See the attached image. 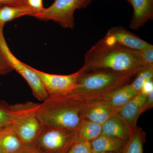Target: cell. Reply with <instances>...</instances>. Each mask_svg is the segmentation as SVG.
<instances>
[{"instance_id":"cell-14","label":"cell","mask_w":153,"mask_h":153,"mask_svg":"<svg viewBox=\"0 0 153 153\" xmlns=\"http://www.w3.org/2000/svg\"><path fill=\"white\" fill-rule=\"evenodd\" d=\"M25 145L11 125L0 130V153H18Z\"/></svg>"},{"instance_id":"cell-23","label":"cell","mask_w":153,"mask_h":153,"mask_svg":"<svg viewBox=\"0 0 153 153\" xmlns=\"http://www.w3.org/2000/svg\"><path fill=\"white\" fill-rule=\"evenodd\" d=\"M145 63L148 66H153V46L141 51Z\"/></svg>"},{"instance_id":"cell-1","label":"cell","mask_w":153,"mask_h":153,"mask_svg":"<svg viewBox=\"0 0 153 153\" xmlns=\"http://www.w3.org/2000/svg\"><path fill=\"white\" fill-rule=\"evenodd\" d=\"M147 67L141 52L109 44L103 38L86 52L81 68L84 71L128 72L139 71Z\"/></svg>"},{"instance_id":"cell-9","label":"cell","mask_w":153,"mask_h":153,"mask_svg":"<svg viewBox=\"0 0 153 153\" xmlns=\"http://www.w3.org/2000/svg\"><path fill=\"white\" fill-rule=\"evenodd\" d=\"M103 38L109 44H116L126 49L140 52L152 45L123 27L111 28Z\"/></svg>"},{"instance_id":"cell-16","label":"cell","mask_w":153,"mask_h":153,"mask_svg":"<svg viewBox=\"0 0 153 153\" xmlns=\"http://www.w3.org/2000/svg\"><path fill=\"white\" fill-rule=\"evenodd\" d=\"M137 94L129 83L115 89L101 99L111 106L119 109Z\"/></svg>"},{"instance_id":"cell-29","label":"cell","mask_w":153,"mask_h":153,"mask_svg":"<svg viewBox=\"0 0 153 153\" xmlns=\"http://www.w3.org/2000/svg\"><path fill=\"white\" fill-rule=\"evenodd\" d=\"M18 153H44L33 146L25 145Z\"/></svg>"},{"instance_id":"cell-24","label":"cell","mask_w":153,"mask_h":153,"mask_svg":"<svg viewBox=\"0 0 153 153\" xmlns=\"http://www.w3.org/2000/svg\"><path fill=\"white\" fill-rule=\"evenodd\" d=\"M13 70V68L0 51V75H5Z\"/></svg>"},{"instance_id":"cell-3","label":"cell","mask_w":153,"mask_h":153,"mask_svg":"<svg viewBox=\"0 0 153 153\" xmlns=\"http://www.w3.org/2000/svg\"><path fill=\"white\" fill-rule=\"evenodd\" d=\"M82 101L71 94L48 97L39 104L38 117L43 126L77 130Z\"/></svg>"},{"instance_id":"cell-31","label":"cell","mask_w":153,"mask_h":153,"mask_svg":"<svg viewBox=\"0 0 153 153\" xmlns=\"http://www.w3.org/2000/svg\"><path fill=\"white\" fill-rule=\"evenodd\" d=\"M1 6H0V8H1Z\"/></svg>"},{"instance_id":"cell-19","label":"cell","mask_w":153,"mask_h":153,"mask_svg":"<svg viewBox=\"0 0 153 153\" xmlns=\"http://www.w3.org/2000/svg\"><path fill=\"white\" fill-rule=\"evenodd\" d=\"M77 131L79 139L90 142L102 133V125L82 119Z\"/></svg>"},{"instance_id":"cell-7","label":"cell","mask_w":153,"mask_h":153,"mask_svg":"<svg viewBox=\"0 0 153 153\" xmlns=\"http://www.w3.org/2000/svg\"><path fill=\"white\" fill-rule=\"evenodd\" d=\"M4 27L0 26V51L13 70H16L27 82L34 96L40 101H44L49 96L41 79L30 66L20 61L11 52L4 36Z\"/></svg>"},{"instance_id":"cell-12","label":"cell","mask_w":153,"mask_h":153,"mask_svg":"<svg viewBox=\"0 0 153 153\" xmlns=\"http://www.w3.org/2000/svg\"><path fill=\"white\" fill-rule=\"evenodd\" d=\"M147 97L141 93L137 94L117 111V114L132 128L137 127V122L143 113Z\"/></svg>"},{"instance_id":"cell-26","label":"cell","mask_w":153,"mask_h":153,"mask_svg":"<svg viewBox=\"0 0 153 153\" xmlns=\"http://www.w3.org/2000/svg\"><path fill=\"white\" fill-rule=\"evenodd\" d=\"M27 4L25 0H0V6H21Z\"/></svg>"},{"instance_id":"cell-8","label":"cell","mask_w":153,"mask_h":153,"mask_svg":"<svg viewBox=\"0 0 153 153\" xmlns=\"http://www.w3.org/2000/svg\"><path fill=\"white\" fill-rule=\"evenodd\" d=\"M37 74L49 97H59L69 95L76 88L80 69L73 74L59 75L49 74L30 66Z\"/></svg>"},{"instance_id":"cell-22","label":"cell","mask_w":153,"mask_h":153,"mask_svg":"<svg viewBox=\"0 0 153 153\" xmlns=\"http://www.w3.org/2000/svg\"><path fill=\"white\" fill-rule=\"evenodd\" d=\"M67 153H92L90 142L78 139Z\"/></svg>"},{"instance_id":"cell-18","label":"cell","mask_w":153,"mask_h":153,"mask_svg":"<svg viewBox=\"0 0 153 153\" xmlns=\"http://www.w3.org/2000/svg\"><path fill=\"white\" fill-rule=\"evenodd\" d=\"M146 133L140 128L134 129L128 140L120 153H143Z\"/></svg>"},{"instance_id":"cell-11","label":"cell","mask_w":153,"mask_h":153,"mask_svg":"<svg viewBox=\"0 0 153 153\" xmlns=\"http://www.w3.org/2000/svg\"><path fill=\"white\" fill-rule=\"evenodd\" d=\"M133 8L130 27L138 30L153 19V0H126Z\"/></svg>"},{"instance_id":"cell-28","label":"cell","mask_w":153,"mask_h":153,"mask_svg":"<svg viewBox=\"0 0 153 153\" xmlns=\"http://www.w3.org/2000/svg\"><path fill=\"white\" fill-rule=\"evenodd\" d=\"M153 106V91L147 97L146 99L142 109V113L152 109Z\"/></svg>"},{"instance_id":"cell-15","label":"cell","mask_w":153,"mask_h":153,"mask_svg":"<svg viewBox=\"0 0 153 153\" xmlns=\"http://www.w3.org/2000/svg\"><path fill=\"white\" fill-rule=\"evenodd\" d=\"M126 143L114 137L101 133L90 142L92 153L100 152H114L120 153Z\"/></svg>"},{"instance_id":"cell-5","label":"cell","mask_w":153,"mask_h":153,"mask_svg":"<svg viewBox=\"0 0 153 153\" xmlns=\"http://www.w3.org/2000/svg\"><path fill=\"white\" fill-rule=\"evenodd\" d=\"M78 139L77 130L44 127L34 147L44 153H67Z\"/></svg>"},{"instance_id":"cell-17","label":"cell","mask_w":153,"mask_h":153,"mask_svg":"<svg viewBox=\"0 0 153 153\" xmlns=\"http://www.w3.org/2000/svg\"><path fill=\"white\" fill-rule=\"evenodd\" d=\"M37 12L27 4L21 6H2L0 8V25L25 16L34 17Z\"/></svg>"},{"instance_id":"cell-2","label":"cell","mask_w":153,"mask_h":153,"mask_svg":"<svg viewBox=\"0 0 153 153\" xmlns=\"http://www.w3.org/2000/svg\"><path fill=\"white\" fill-rule=\"evenodd\" d=\"M76 88L70 94L82 102L103 98L113 91L130 83L138 71H84L80 68Z\"/></svg>"},{"instance_id":"cell-21","label":"cell","mask_w":153,"mask_h":153,"mask_svg":"<svg viewBox=\"0 0 153 153\" xmlns=\"http://www.w3.org/2000/svg\"><path fill=\"white\" fill-rule=\"evenodd\" d=\"M10 105L0 100V130L11 125Z\"/></svg>"},{"instance_id":"cell-6","label":"cell","mask_w":153,"mask_h":153,"mask_svg":"<svg viewBox=\"0 0 153 153\" xmlns=\"http://www.w3.org/2000/svg\"><path fill=\"white\" fill-rule=\"evenodd\" d=\"M92 0H55L52 5L34 16L42 21H54L66 29L74 26V14L79 9L85 8Z\"/></svg>"},{"instance_id":"cell-32","label":"cell","mask_w":153,"mask_h":153,"mask_svg":"<svg viewBox=\"0 0 153 153\" xmlns=\"http://www.w3.org/2000/svg\"><path fill=\"white\" fill-rule=\"evenodd\" d=\"M25 1H26V0H25Z\"/></svg>"},{"instance_id":"cell-30","label":"cell","mask_w":153,"mask_h":153,"mask_svg":"<svg viewBox=\"0 0 153 153\" xmlns=\"http://www.w3.org/2000/svg\"><path fill=\"white\" fill-rule=\"evenodd\" d=\"M94 153H118L117 152H97Z\"/></svg>"},{"instance_id":"cell-10","label":"cell","mask_w":153,"mask_h":153,"mask_svg":"<svg viewBox=\"0 0 153 153\" xmlns=\"http://www.w3.org/2000/svg\"><path fill=\"white\" fill-rule=\"evenodd\" d=\"M119 109L111 106L102 99H99L82 101L80 115L82 119L88 120L102 125L116 114Z\"/></svg>"},{"instance_id":"cell-27","label":"cell","mask_w":153,"mask_h":153,"mask_svg":"<svg viewBox=\"0 0 153 153\" xmlns=\"http://www.w3.org/2000/svg\"><path fill=\"white\" fill-rule=\"evenodd\" d=\"M152 91H153V79H149L146 80L143 84L140 93L143 95L147 96Z\"/></svg>"},{"instance_id":"cell-20","label":"cell","mask_w":153,"mask_h":153,"mask_svg":"<svg viewBox=\"0 0 153 153\" xmlns=\"http://www.w3.org/2000/svg\"><path fill=\"white\" fill-rule=\"evenodd\" d=\"M133 82L130 83L132 88L137 93H140L143 84L146 80L153 79V66H148L140 70Z\"/></svg>"},{"instance_id":"cell-4","label":"cell","mask_w":153,"mask_h":153,"mask_svg":"<svg viewBox=\"0 0 153 153\" xmlns=\"http://www.w3.org/2000/svg\"><path fill=\"white\" fill-rule=\"evenodd\" d=\"M39 105L27 102L10 105L11 126L27 146H34L44 128L38 117Z\"/></svg>"},{"instance_id":"cell-13","label":"cell","mask_w":153,"mask_h":153,"mask_svg":"<svg viewBox=\"0 0 153 153\" xmlns=\"http://www.w3.org/2000/svg\"><path fill=\"white\" fill-rule=\"evenodd\" d=\"M134 129L117 113L102 125V133L117 138L126 143Z\"/></svg>"},{"instance_id":"cell-25","label":"cell","mask_w":153,"mask_h":153,"mask_svg":"<svg viewBox=\"0 0 153 153\" xmlns=\"http://www.w3.org/2000/svg\"><path fill=\"white\" fill-rule=\"evenodd\" d=\"M26 4L37 11V13L44 8L43 0H26Z\"/></svg>"}]
</instances>
